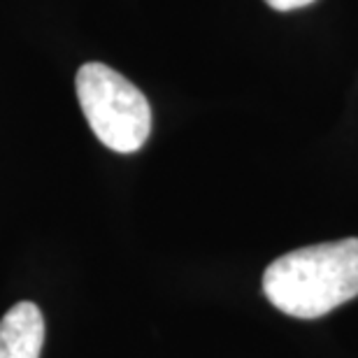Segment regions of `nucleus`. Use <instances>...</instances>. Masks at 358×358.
<instances>
[{"mask_svg": "<svg viewBox=\"0 0 358 358\" xmlns=\"http://www.w3.org/2000/svg\"><path fill=\"white\" fill-rule=\"evenodd\" d=\"M263 293L279 312L319 319L358 296V238L312 245L272 261Z\"/></svg>", "mask_w": 358, "mask_h": 358, "instance_id": "obj_1", "label": "nucleus"}, {"mask_svg": "<svg viewBox=\"0 0 358 358\" xmlns=\"http://www.w3.org/2000/svg\"><path fill=\"white\" fill-rule=\"evenodd\" d=\"M75 87L93 135L107 149L117 154L142 149L152 133V107L133 82L105 63H84Z\"/></svg>", "mask_w": 358, "mask_h": 358, "instance_id": "obj_2", "label": "nucleus"}, {"mask_svg": "<svg viewBox=\"0 0 358 358\" xmlns=\"http://www.w3.org/2000/svg\"><path fill=\"white\" fill-rule=\"evenodd\" d=\"M45 317L35 303H17L0 319V358H40Z\"/></svg>", "mask_w": 358, "mask_h": 358, "instance_id": "obj_3", "label": "nucleus"}, {"mask_svg": "<svg viewBox=\"0 0 358 358\" xmlns=\"http://www.w3.org/2000/svg\"><path fill=\"white\" fill-rule=\"evenodd\" d=\"M266 3L277 12H291V10H298V7L312 5L314 0H266Z\"/></svg>", "mask_w": 358, "mask_h": 358, "instance_id": "obj_4", "label": "nucleus"}]
</instances>
